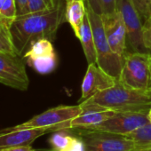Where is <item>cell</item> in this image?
Segmentation results:
<instances>
[{
  "instance_id": "6da1fadb",
  "label": "cell",
  "mask_w": 151,
  "mask_h": 151,
  "mask_svg": "<svg viewBox=\"0 0 151 151\" xmlns=\"http://www.w3.org/2000/svg\"><path fill=\"white\" fill-rule=\"evenodd\" d=\"M60 0L51 10L18 15L12 22L10 33L18 56L23 57L32 43L42 38L55 39L60 26L66 21V3Z\"/></svg>"
},
{
  "instance_id": "7a4b0ae2",
  "label": "cell",
  "mask_w": 151,
  "mask_h": 151,
  "mask_svg": "<svg viewBox=\"0 0 151 151\" xmlns=\"http://www.w3.org/2000/svg\"><path fill=\"white\" fill-rule=\"evenodd\" d=\"M86 101L116 112H148L151 109V91L133 89L118 81L114 86L96 93Z\"/></svg>"
},
{
  "instance_id": "3957f363",
  "label": "cell",
  "mask_w": 151,
  "mask_h": 151,
  "mask_svg": "<svg viewBox=\"0 0 151 151\" xmlns=\"http://www.w3.org/2000/svg\"><path fill=\"white\" fill-rule=\"evenodd\" d=\"M85 2L86 14L90 20L94 38L97 54L96 63L105 72L119 80L124 64V57L117 55L111 49L104 32L101 14H98L93 10L87 0H85Z\"/></svg>"
},
{
  "instance_id": "277c9868",
  "label": "cell",
  "mask_w": 151,
  "mask_h": 151,
  "mask_svg": "<svg viewBox=\"0 0 151 151\" xmlns=\"http://www.w3.org/2000/svg\"><path fill=\"white\" fill-rule=\"evenodd\" d=\"M119 82L133 89L151 91V52L126 51Z\"/></svg>"
},
{
  "instance_id": "5b68a950",
  "label": "cell",
  "mask_w": 151,
  "mask_h": 151,
  "mask_svg": "<svg viewBox=\"0 0 151 151\" xmlns=\"http://www.w3.org/2000/svg\"><path fill=\"white\" fill-rule=\"evenodd\" d=\"M69 129L82 139L86 151H132L136 147L124 135L80 127Z\"/></svg>"
},
{
  "instance_id": "8992f818",
  "label": "cell",
  "mask_w": 151,
  "mask_h": 151,
  "mask_svg": "<svg viewBox=\"0 0 151 151\" xmlns=\"http://www.w3.org/2000/svg\"><path fill=\"white\" fill-rule=\"evenodd\" d=\"M82 112L81 106H58L55 108L49 109L45 112L37 115L29 120L9 127L8 129H27V128H43L49 127L53 132L60 129H64L66 124L79 116Z\"/></svg>"
},
{
  "instance_id": "52a82bcc",
  "label": "cell",
  "mask_w": 151,
  "mask_h": 151,
  "mask_svg": "<svg viewBox=\"0 0 151 151\" xmlns=\"http://www.w3.org/2000/svg\"><path fill=\"white\" fill-rule=\"evenodd\" d=\"M0 84L19 91L28 90L29 79L22 58L0 51Z\"/></svg>"
},
{
  "instance_id": "ba28073f",
  "label": "cell",
  "mask_w": 151,
  "mask_h": 151,
  "mask_svg": "<svg viewBox=\"0 0 151 151\" xmlns=\"http://www.w3.org/2000/svg\"><path fill=\"white\" fill-rule=\"evenodd\" d=\"M147 123H149L147 118V112L124 111L116 112L114 116L103 121L102 123L93 126L86 127V129L126 135Z\"/></svg>"
},
{
  "instance_id": "9c48e42d",
  "label": "cell",
  "mask_w": 151,
  "mask_h": 151,
  "mask_svg": "<svg viewBox=\"0 0 151 151\" xmlns=\"http://www.w3.org/2000/svg\"><path fill=\"white\" fill-rule=\"evenodd\" d=\"M116 10L121 14L127 33V45L132 52H150L142 39L143 21L132 4L131 0H117Z\"/></svg>"
},
{
  "instance_id": "30bf717a",
  "label": "cell",
  "mask_w": 151,
  "mask_h": 151,
  "mask_svg": "<svg viewBox=\"0 0 151 151\" xmlns=\"http://www.w3.org/2000/svg\"><path fill=\"white\" fill-rule=\"evenodd\" d=\"M52 42L47 38L35 41L22 57L39 74H49L57 66V55Z\"/></svg>"
},
{
  "instance_id": "8fae6325",
  "label": "cell",
  "mask_w": 151,
  "mask_h": 151,
  "mask_svg": "<svg viewBox=\"0 0 151 151\" xmlns=\"http://www.w3.org/2000/svg\"><path fill=\"white\" fill-rule=\"evenodd\" d=\"M118 81L117 78L112 77L100 68L97 63L88 64L81 86L82 96L79 100V103L90 99L101 91L114 86Z\"/></svg>"
},
{
  "instance_id": "7c38bea8",
  "label": "cell",
  "mask_w": 151,
  "mask_h": 151,
  "mask_svg": "<svg viewBox=\"0 0 151 151\" xmlns=\"http://www.w3.org/2000/svg\"><path fill=\"white\" fill-rule=\"evenodd\" d=\"M101 17L111 49L117 55L124 57L127 48V33L121 14L116 10L112 14H101Z\"/></svg>"
},
{
  "instance_id": "4fadbf2b",
  "label": "cell",
  "mask_w": 151,
  "mask_h": 151,
  "mask_svg": "<svg viewBox=\"0 0 151 151\" xmlns=\"http://www.w3.org/2000/svg\"><path fill=\"white\" fill-rule=\"evenodd\" d=\"M79 105L82 108L81 114L74 119L68 121L66 124L65 128H86L93 126L110 118L116 113L114 110L108 109L87 101L80 102Z\"/></svg>"
},
{
  "instance_id": "5bb4252c",
  "label": "cell",
  "mask_w": 151,
  "mask_h": 151,
  "mask_svg": "<svg viewBox=\"0 0 151 151\" xmlns=\"http://www.w3.org/2000/svg\"><path fill=\"white\" fill-rule=\"evenodd\" d=\"M53 132L49 127L27 129H3L0 131V150L20 145H31L37 138Z\"/></svg>"
},
{
  "instance_id": "9a60e30c",
  "label": "cell",
  "mask_w": 151,
  "mask_h": 151,
  "mask_svg": "<svg viewBox=\"0 0 151 151\" xmlns=\"http://www.w3.org/2000/svg\"><path fill=\"white\" fill-rule=\"evenodd\" d=\"M49 144L55 151H86L82 139L69 128L53 132L49 139Z\"/></svg>"
},
{
  "instance_id": "2e32d148",
  "label": "cell",
  "mask_w": 151,
  "mask_h": 151,
  "mask_svg": "<svg viewBox=\"0 0 151 151\" xmlns=\"http://www.w3.org/2000/svg\"><path fill=\"white\" fill-rule=\"evenodd\" d=\"M66 22L69 23L76 37L78 38L84 20L86 16V7L85 0H74L66 3Z\"/></svg>"
},
{
  "instance_id": "e0dca14e",
  "label": "cell",
  "mask_w": 151,
  "mask_h": 151,
  "mask_svg": "<svg viewBox=\"0 0 151 151\" xmlns=\"http://www.w3.org/2000/svg\"><path fill=\"white\" fill-rule=\"evenodd\" d=\"M78 39L81 42L83 51H84V53H85V56L86 58L88 64L96 63L97 54H96L94 38H93L92 26L90 23V20L87 16V14H86V16L82 24Z\"/></svg>"
},
{
  "instance_id": "ac0fdd59",
  "label": "cell",
  "mask_w": 151,
  "mask_h": 151,
  "mask_svg": "<svg viewBox=\"0 0 151 151\" xmlns=\"http://www.w3.org/2000/svg\"><path fill=\"white\" fill-rule=\"evenodd\" d=\"M124 136L128 137L135 142V147L149 145L151 144V123L149 122Z\"/></svg>"
},
{
  "instance_id": "d6986e66",
  "label": "cell",
  "mask_w": 151,
  "mask_h": 151,
  "mask_svg": "<svg viewBox=\"0 0 151 151\" xmlns=\"http://www.w3.org/2000/svg\"><path fill=\"white\" fill-rule=\"evenodd\" d=\"M60 0H28L24 14L53 9Z\"/></svg>"
},
{
  "instance_id": "ffe728a7",
  "label": "cell",
  "mask_w": 151,
  "mask_h": 151,
  "mask_svg": "<svg viewBox=\"0 0 151 151\" xmlns=\"http://www.w3.org/2000/svg\"><path fill=\"white\" fill-rule=\"evenodd\" d=\"M0 51L18 55L12 41L10 29L8 28H0Z\"/></svg>"
},
{
  "instance_id": "44dd1931",
  "label": "cell",
  "mask_w": 151,
  "mask_h": 151,
  "mask_svg": "<svg viewBox=\"0 0 151 151\" xmlns=\"http://www.w3.org/2000/svg\"><path fill=\"white\" fill-rule=\"evenodd\" d=\"M131 2L144 22L151 15V0H131Z\"/></svg>"
},
{
  "instance_id": "7402d4cb",
  "label": "cell",
  "mask_w": 151,
  "mask_h": 151,
  "mask_svg": "<svg viewBox=\"0 0 151 151\" xmlns=\"http://www.w3.org/2000/svg\"><path fill=\"white\" fill-rule=\"evenodd\" d=\"M4 18L14 21L17 17V8H16V2L15 0H5V3L0 11Z\"/></svg>"
},
{
  "instance_id": "603a6c76",
  "label": "cell",
  "mask_w": 151,
  "mask_h": 151,
  "mask_svg": "<svg viewBox=\"0 0 151 151\" xmlns=\"http://www.w3.org/2000/svg\"><path fill=\"white\" fill-rule=\"evenodd\" d=\"M142 39L145 47L151 52V15L143 22Z\"/></svg>"
},
{
  "instance_id": "cb8c5ba5",
  "label": "cell",
  "mask_w": 151,
  "mask_h": 151,
  "mask_svg": "<svg viewBox=\"0 0 151 151\" xmlns=\"http://www.w3.org/2000/svg\"><path fill=\"white\" fill-rule=\"evenodd\" d=\"M116 2L117 0H101V14H112L116 11Z\"/></svg>"
},
{
  "instance_id": "d4e9b609",
  "label": "cell",
  "mask_w": 151,
  "mask_h": 151,
  "mask_svg": "<svg viewBox=\"0 0 151 151\" xmlns=\"http://www.w3.org/2000/svg\"><path fill=\"white\" fill-rule=\"evenodd\" d=\"M0 151H38V150L34 149L31 147V145H20V146L6 147L4 149H1Z\"/></svg>"
},
{
  "instance_id": "484cf974",
  "label": "cell",
  "mask_w": 151,
  "mask_h": 151,
  "mask_svg": "<svg viewBox=\"0 0 151 151\" xmlns=\"http://www.w3.org/2000/svg\"><path fill=\"white\" fill-rule=\"evenodd\" d=\"M15 2H16V8H17V16L24 14L28 5V0H15Z\"/></svg>"
},
{
  "instance_id": "4316f807",
  "label": "cell",
  "mask_w": 151,
  "mask_h": 151,
  "mask_svg": "<svg viewBox=\"0 0 151 151\" xmlns=\"http://www.w3.org/2000/svg\"><path fill=\"white\" fill-rule=\"evenodd\" d=\"M87 2L89 3L90 6L93 8V10L95 13L101 15L102 12H101V0H87Z\"/></svg>"
},
{
  "instance_id": "83f0119b",
  "label": "cell",
  "mask_w": 151,
  "mask_h": 151,
  "mask_svg": "<svg viewBox=\"0 0 151 151\" xmlns=\"http://www.w3.org/2000/svg\"><path fill=\"white\" fill-rule=\"evenodd\" d=\"M12 22H13V21L7 20V19L4 18L1 14H0V28H8V29H10Z\"/></svg>"
},
{
  "instance_id": "f1b7e54d",
  "label": "cell",
  "mask_w": 151,
  "mask_h": 151,
  "mask_svg": "<svg viewBox=\"0 0 151 151\" xmlns=\"http://www.w3.org/2000/svg\"><path fill=\"white\" fill-rule=\"evenodd\" d=\"M132 151H151V144L140 147H135Z\"/></svg>"
},
{
  "instance_id": "f546056e",
  "label": "cell",
  "mask_w": 151,
  "mask_h": 151,
  "mask_svg": "<svg viewBox=\"0 0 151 151\" xmlns=\"http://www.w3.org/2000/svg\"><path fill=\"white\" fill-rule=\"evenodd\" d=\"M147 118H148V120H149V122L151 123V109L148 110V112H147Z\"/></svg>"
},
{
  "instance_id": "4dcf8cb0",
  "label": "cell",
  "mask_w": 151,
  "mask_h": 151,
  "mask_svg": "<svg viewBox=\"0 0 151 151\" xmlns=\"http://www.w3.org/2000/svg\"><path fill=\"white\" fill-rule=\"evenodd\" d=\"M4 3H5V0H0V11H1V8H2Z\"/></svg>"
},
{
  "instance_id": "1f68e13d",
  "label": "cell",
  "mask_w": 151,
  "mask_h": 151,
  "mask_svg": "<svg viewBox=\"0 0 151 151\" xmlns=\"http://www.w3.org/2000/svg\"><path fill=\"white\" fill-rule=\"evenodd\" d=\"M38 151H55V150L51 148V149H44V150H38Z\"/></svg>"
},
{
  "instance_id": "d6a6232c",
  "label": "cell",
  "mask_w": 151,
  "mask_h": 151,
  "mask_svg": "<svg viewBox=\"0 0 151 151\" xmlns=\"http://www.w3.org/2000/svg\"><path fill=\"white\" fill-rule=\"evenodd\" d=\"M64 1H65L66 3H68V2H71V1H74V0H64Z\"/></svg>"
}]
</instances>
